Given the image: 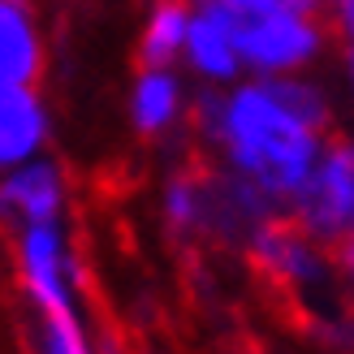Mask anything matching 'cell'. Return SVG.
Wrapping results in <instances>:
<instances>
[{"label":"cell","mask_w":354,"mask_h":354,"mask_svg":"<svg viewBox=\"0 0 354 354\" xmlns=\"http://www.w3.org/2000/svg\"><path fill=\"white\" fill-rule=\"evenodd\" d=\"M324 22L333 35H342L350 44L354 39V0H324Z\"/></svg>","instance_id":"cell-15"},{"label":"cell","mask_w":354,"mask_h":354,"mask_svg":"<svg viewBox=\"0 0 354 354\" xmlns=\"http://www.w3.org/2000/svg\"><path fill=\"white\" fill-rule=\"evenodd\" d=\"M238 39L242 74L251 78H290V74H315L328 57L333 30L324 13L303 9H246L229 13Z\"/></svg>","instance_id":"cell-2"},{"label":"cell","mask_w":354,"mask_h":354,"mask_svg":"<svg viewBox=\"0 0 354 354\" xmlns=\"http://www.w3.org/2000/svg\"><path fill=\"white\" fill-rule=\"evenodd\" d=\"M190 78L177 65H138L126 86V126L147 143L173 138L190 117Z\"/></svg>","instance_id":"cell-7"},{"label":"cell","mask_w":354,"mask_h":354,"mask_svg":"<svg viewBox=\"0 0 354 354\" xmlns=\"http://www.w3.org/2000/svg\"><path fill=\"white\" fill-rule=\"evenodd\" d=\"M52 104L39 86H9L0 91V173L26 165L52 147Z\"/></svg>","instance_id":"cell-9"},{"label":"cell","mask_w":354,"mask_h":354,"mask_svg":"<svg viewBox=\"0 0 354 354\" xmlns=\"http://www.w3.org/2000/svg\"><path fill=\"white\" fill-rule=\"evenodd\" d=\"M333 91L315 74H242L216 91L203 86V95L190 100L186 121L221 160V173L246 182L277 212H286L324 138L333 134Z\"/></svg>","instance_id":"cell-1"},{"label":"cell","mask_w":354,"mask_h":354,"mask_svg":"<svg viewBox=\"0 0 354 354\" xmlns=\"http://www.w3.org/2000/svg\"><path fill=\"white\" fill-rule=\"evenodd\" d=\"M35 354H95L91 333L82 324V311H52L39 315V324L30 333Z\"/></svg>","instance_id":"cell-13"},{"label":"cell","mask_w":354,"mask_h":354,"mask_svg":"<svg viewBox=\"0 0 354 354\" xmlns=\"http://www.w3.org/2000/svg\"><path fill=\"white\" fill-rule=\"evenodd\" d=\"M48 69V35L30 0H0V91L39 86Z\"/></svg>","instance_id":"cell-10"},{"label":"cell","mask_w":354,"mask_h":354,"mask_svg":"<svg viewBox=\"0 0 354 354\" xmlns=\"http://www.w3.org/2000/svg\"><path fill=\"white\" fill-rule=\"evenodd\" d=\"M13 272H17V290L26 294L35 315L82 311L86 272L65 221L13 229Z\"/></svg>","instance_id":"cell-4"},{"label":"cell","mask_w":354,"mask_h":354,"mask_svg":"<svg viewBox=\"0 0 354 354\" xmlns=\"http://www.w3.org/2000/svg\"><path fill=\"white\" fill-rule=\"evenodd\" d=\"M160 225L177 242L216 238V173L173 169L160 182Z\"/></svg>","instance_id":"cell-11"},{"label":"cell","mask_w":354,"mask_h":354,"mask_svg":"<svg viewBox=\"0 0 354 354\" xmlns=\"http://www.w3.org/2000/svg\"><path fill=\"white\" fill-rule=\"evenodd\" d=\"M246 246V255H251V263L263 272V277H272L277 286H290V290H324L328 281H333V259L320 242H311L298 225H290L286 216H268V221H259L251 234L242 238Z\"/></svg>","instance_id":"cell-5"},{"label":"cell","mask_w":354,"mask_h":354,"mask_svg":"<svg viewBox=\"0 0 354 354\" xmlns=\"http://www.w3.org/2000/svg\"><path fill=\"white\" fill-rule=\"evenodd\" d=\"M324 251H342L354 238V143L328 134L315 165L307 169L303 186L281 212Z\"/></svg>","instance_id":"cell-3"},{"label":"cell","mask_w":354,"mask_h":354,"mask_svg":"<svg viewBox=\"0 0 354 354\" xmlns=\"http://www.w3.org/2000/svg\"><path fill=\"white\" fill-rule=\"evenodd\" d=\"M69 199H74L69 173H65L61 160H52L48 151L0 173V225L5 229L65 221Z\"/></svg>","instance_id":"cell-6"},{"label":"cell","mask_w":354,"mask_h":354,"mask_svg":"<svg viewBox=\"0 0 354 354\" xmlns=\"http://www.w3.org/2000/svg\"><path fill=\"white\" fill-rule=\"evenodd\" d=\"M177 69H182L190 82L207 86V91H216V86H229V82L242 78L234 22H229V13L221 5H212V0H194Z\"/></svg>","instance_id":"cell-8"},{"label":"cell","mask_w":354,"mask_h":354,"mask_svg":"<svg viewBox=\"0 0 354 354\" xmlns=\"http://www.w3.org/2000/svg\"><path fill=\"white\" fill-rule=\"evenodd\" d=\"M225 13H246V9H303V13H324V0H212Z\"/></svg>","instance_id":"cell-14"},{"label":"cell","mask_w":354,"mask_h":354,"mask_svg":"<svg viewBox=\"0 0 354 354\" xmlns=\"http://www.w3.org/2000/svg\"><path fill=\"white\" fill-rule=\"evenodd\" d=\"M190 9L194 0H147L134 30L138 65H177L186 26H190Z\"/></svg>","instance_id":"cell-12"}]
</instances>
